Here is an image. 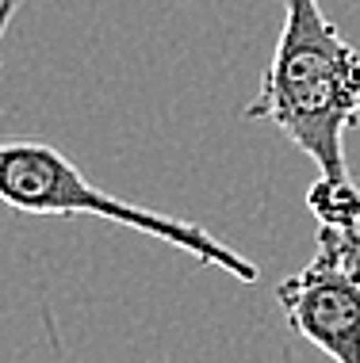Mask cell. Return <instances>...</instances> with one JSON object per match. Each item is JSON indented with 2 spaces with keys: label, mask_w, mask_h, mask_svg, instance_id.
<instances>
[{
  "label": "cell",
  "mask_w": 360,
  "mask_h": 363,
  "mask_svg": "<svg viewBox=\"0 0 360 363\" xmlns=\"http://www.w3.org/2000/svg\"><path fill=\"white\" fill-rule=\"evenodd\" d=\"M246 119L272 123L322 180H349L345 138L360 123V50L318 0H284V27Z\"/></svg>",
  "instance_id": "obj_1"
},
{
  "label": "cell",
  "mask_w": 360,
  "mask_h": 363,
  "mask_svg": "<svg viewBox=\"0 0 360 363\" xmlns=\"http://www.w3.org/2000/svg\"><path fill=\"white\" fill-rule=\"evenodd\" d=\"M0 203H8L12 211L23 214H50V218H104L115 225H126L134 233L158 238L173 249L188 252L192 260L211 264V268L227 272L241 283H257V264L249 257L234 252L230 245H222L219 238H211L203 225L173 218L161 211H146L134 203L119 199L111 191H100L84 180V172L77 169L70 157H62L54 145L43 142H0Z\"/></svg>",
  "instance_id": "obj_2"
},
{
  "label": "cell",
  "mask_w": 360,
  "mask_h": 363,
  "mask_svg": "<svg viewBox=\"0 0 360 363\" xmlns=\"http://www.w3.org/2000/svg\"><path fill=\"white\" fill-rule=\"evenodd\" d=\"M288 325L334 363H360V225H318V249L276 287Z\"/></svg>",
  "instance_id": "obj_3"
},
{
  "label": "cell",
  "mask_w": 360,
  "mask_h": 363,
  "mask_svg": "<svg viewBox=\"0 0 360 363\" xmlns=\"http://www.w3.org/2000/svg\"><path fill=\"white\" fill-rule=\"evenodd\" d=\"M307 207L318 225L356 230L360 225V188L353 180H322L318 176L307 191Z\"/></svg>",
  "instance_id": "obj_4"
},
{
  "label": "cell",
  "mask_w": 360,
  "mask_h": 363,
  "mask_svg": "<svg viewBox=\"0 0 360 363\" xmlns=\"http://www.w3.org/2000/svg\"><path fill=\"white\" fill-rule=\"evenodd\" d=\"M16 8H19V0H0V43H4V35H8V23H12ZM0 50H4V46H0Z\"/></svg>",
  "instance_id": "obj_5"
}]
</instances>
